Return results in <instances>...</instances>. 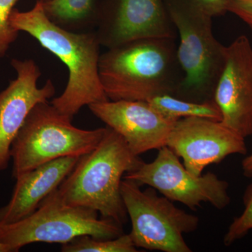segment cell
Masks as SVG:
<instances>
[{
  "mask_svg": "<svg viewBox=\"0 0 252 252\" xmlns=\"http://www.w3.org/2000/svg\"><path fill=\"white\" fill-rule=\"evenodd\" d=\"M10 23L16 31L34 37L67 67L65 89L51 102L60 112L73 119L84 106L109 100L99 79L102 45L97 32H74L56 26L46 17L40 0L30 11L14 9Z\"/></svg>",
  "mask_w": 252,
  "mask_h": 252,
  "instance_id": "1",
  "label": "cell"
},
{
  "mask_svg": "<svg viewBox=\"0 0 252 252\" xmlns=\"http://www.w3.org/2000/svg\"><path fill=\"white\" fill-rule=\"evenodd\" d=\"M99 75L111 101L176 96L184 79L173 38H142L109 48L99 57Z\"/></svg>",
  "mask_w": 252,
  "mask_h": 252,
  "instance_id": "2",
  "label": "cell"
},
{
  "mask_svg": "<svg viewBox=\"0 0 252 252\" xmlns=\"http://www.w3.org/2000/svg\"><path fill=\"white\" fill-rule=\"evenodd\" d=\"M142 162L122 136L107 126L98 145L80 157L59 186L60 195L69 205L92 209L123 225L128 216L121 193L122 179Z\"/></svg>",
  "mask_w": 252,
  "mask_h": 252,
  "instance_id": "3",
  "label": "cell"
},
{
  "mask_svg": "<svg viewBox=\"0 0 252 252\" xmlns=\"http://www.w3.org/2000/svg\"><path fill=\"white\" fill-rule=\"evenodd\" d=\"M164 1L180 36L177 55L184 79L176 96L194 102L213 100L225 54V46L214 36L213 18L193 0Z\"/></svg>",
  "mask_w": 252,
  "mask_h": 252,
  "instance_id": "4",
  "label": "cell"
},
{
  "mask_svg": "<svg viewBox=\"0 0 252 252\" xmlns=\"http://www.w3.org/2000/svg\"><path fill=\"white\" fill-rule=\"evenodd\" d=\"M72 119L49 101L36 104L11 144L12 177L16 179L61 158H80L92 152L107 127L83 130L73 125Z\"/></svg>",
  "mask_w": 252,
  "mask_h": 252,
  "instance_id": "5",
  "label": "cell"
},
{
  "mask_svg": "<svg viewBox=\"0 0 252 252\" xmlns=\"http://www.w3.org/2000/svg\"><path fill=\"white\" fill-rule=\"evenodd\" d=\"M124 234L122 225L109 219H99L98 212L66 203L59 189L46 197L36 211L10 224L0 225V243L10 252L36 243H69L81 235L99 239L116 238Z\"/></svg>",
  "mask_w": 252,
  "mask_h": 252,
  "instance_id": "6",
  "label": "cell"
},
{
  "mask_svg": "<svg viewBox=\"0 0 252 252\" xmlns=\"http://www.w3.org/2000/svg\"><path fill=\"white\" fill-rule=\"evenodd\" d=\"M123 200L132 224L130 234L137 248L164 252H190L184 235L198 229L199 218L157 195L150 187L142 190L133 181L122 180Z\"/></svg>",
  "mask_w": 252,
  "mask_h": 252,
  "instance_id": "7",
  "label": "cell"
},
{
  "mask_svg": "<svg viewBox=\"0 0 252 252\" xmlns=\"http://www.w3.org/2000/svg\"><path fill=\"white\" fill-rule=\"evenodd\" d=\"M124 179L140 186L148 185L171 201L184 204L192 210H197L203 203L223 210L231 200L226 181L212 172L192 175L167 146L158 149L153 161L142 162L137 170L126 174Z\"/></svg>",
  "mask_w": 252,
  "mask_h": 252,
  "instance_id": "8",
  "label": "cell"
},
{
  "mask_svg": "<svg viewBox=\"0 0 252 252\" xmlns=\"http://www.w3.org/2000/svg\"><path fill=\"white\" fill-rule=\"evenodd\" d=\"M245 138L218 121L189 117L175 122L166 146L192 175H203L205 167L228 156L247 153Z\"/></svg>",
  "mask_w": 252,
  "mask_h": 252,
  "instance_id": "9",
  "label": "cell"
},
{
  "mask_svg": "<svg viewBox=\"0 0 252 252\" xmlns=\"http://www.w3.org/2000/svg\"><path fill=\"white\" fill-rule=\"evenodd\" d=\"M97 34L107 49L142 38H176L164 0H104Z\"/></svg>",
  "mask_w": 252,
  "mask_h": 252,
  "instance_id": "10",
  "label": "cell"
},
{
  "mask_svg": "<svg viewBox=\"0 0 252 252\" xmlns=\"http://www.w3.org/2000/svg\"><path fill=\"white\" fill-rule=\"evenodd\" d=\"M220 122L244 138L252 135V46L239 36L225 46V64L214 93Z\"/></svg>",
  "mask_w": 252,
  "mask_h": 252,
  "instance_id": "11",
  "label": "cell"
},
{
  "mask_svg": "<svg viewBox=\"0 0 252 252\" xmlns=\"http://www.w3.org/2000/svg\"><path fill=\"white\" fill-rule=\"evenodd\" d=\"M11 64L17 77L0 92V172L7 168L11 144L30 113L36 104L48 102L56 94L50 79L38 88L41 72L33 60L13 59Z\"/></svg>",
  "mask_w": 252,
  "mask_h": 252,
  "instance_id": "12",
  "label": "cell"
},
{
  "mask_svg": "<svg viewBox=\"0 0 252 252\" xmlns=\"http://www.w3.org/2000/svg\"><path fill=\"white\" fill-rule=\"evenodd\" d=\"M88 107L107 127L122 136L131 152L138 157L166 146L175 124L144 101L108 100Z\"/></svg>",
  "mask_w": 252,
  "mask_h": 252,
  "instance_id": "13",
  "label": "cell"
},
{
  "mask_svg": "<svg viewBox=\"0 0 252 252\" xmlns=\"http://www.w3.org/2000/svg\"><path fill=\"white\" fill-rule=\"evenodd\" d=\"M79 158H61L17 177L9 203L0 208V225L15 223L36 211L42 200L59 188Z\"/></svg>",
  "mask_w": 252,
  "mask_h": 252,
  "instance_id": "14",
  "label": "cell"
},
{
  "mask_svg": "<svg viewBox=\"0 0 252 252\" xmlns=\"http://www.w3.org/2000/svg\"><path fill=\"white\" fill-rule=\"evenodd\" d=\"M102 1L99 0H48L42 1L44 14L56 26L74 32L97 28Z\"/></svg>",
  "mask_w": 252,
  "mask_h": 252,
  "instance_id": "15",
  "label": "cell"
},
{
  "mask_svg": "<svg viewBox=\"0 0 252 252\" xmlns=\"http://www.w3.org/2000/svg\"><path fill=\"white\" fill-rule=\"evenodd\" d=\"M148 103L162 117L176 122L184 118L198 117L220 122V107L214 100L194 102L172 94L156 96Z\"/></svg>",
  "mask_w": 252,
  "mask_h": 252,
  "instance_id": "16",
  "label": "cell"
},
{
  "mask_svg": "<svg viewBox=\"0 0 252 252\" xmlns=\"http://www.w3.org/2000/svg\"><path fill=\"white\" fill-rule=\"evenodd\" d=\"M63 252H137L130 234L116 238L99 239L84 235L63 244Z\"/></svg>",
  "mask_w": 252,
  "mask_h": 252,
  "instance_id": "17",
  "label": "cell"
},
{
  "mask_svg": "<svg viewBox=\"0 0 252 252\" xmlns=\"http://www.w3.org/2000/svg\"><path fill=\"white\" fill-rule=\"evenodd\" d=\"M243 203V212L233 219L224 235L223 243L225 246L233 245L252 230V183L245 190Z\"/></svg>",
  "mask_w": 252,
  "mask_h": 252,
  "instance_id": "18",
  "label": "cell"
},
{
  "mask_svg": "<svg viewBox=\"0 0 252 252\" xmlns=\"http://www.w3.org/2000/svg\"><path fill=\"white\" fill-rule=\"evenodd\" d=\"M18 0H0V59L4 57L19 32L10 23V16Z\"/></svg>",
  "mask_w": 252,
  "mask_h": 252,
  "instance_id": "19",
  "label": "cell"
},
{
  "mask_svg": "<svg viewBox=\"0 0 252 252\" xmlns=\"http://www.w3.org/2000/svg\"><path fill=\"white\" fill-rule=\"evenodd\" d=\"M228 12L238 16L252 32V0H228Z\"/></svg>",
  "mask_w": 252,
  "mask_h": 252,
  "instance_id": "20",
  "label": "cell"
},
{
  "mask_svg": "<svg viewBox=\"0 0 252 252\" xmlns=\"http://www.w3.org/2000/svg\"><path fill=\"white\" fill-rule=\"evenodd\" d=\"M199 7L212 18L228 12V0H193Z\"/></svg>",
  "mask_w": 252,
  "mask_h": 252,
  "instance_id": "21",
  "label": "cell"
},
{
  "mask_svg": "<svg viewBox=\"0 0 252 252\" xmlns=\"http://www.w3.org/2000/svg\"><path fill=\"white\" fill-rule=\"evenodd\" d=\"M242 170L245 177H252V153L244 158L242 162Z\"/></svg>",
  "mask_w": 252,
  "mask_h": 252,
  "instance_id": "22",
  "label": "cell"
},
{
  "mask_svg": "<svg viewBox=\"0 0 252 252\" xmlns=\"http://www.w3.org/2000/svg\"><path fill=\"white\" fill-rule=\"evenodd\" d=\"M0 252H10L9 248L6 245L0 243Z\"/></svg>",
  "mask_w": 252,
  "mask_h": 252,
  "instance_id": "23",
  "label": "cell"
},
{
  "mask_svg": "<svg viewBox=\"0 0 252 252\" xmlns=\"http://www.w3.org/2000/svg\"><path fill=\"white\" fill-rule=\"evenodd\" d=\"M40 1H48V0H40Z\"/></svg>",
  "mask_w": 252,
  "mask_h": 252,
  "instance_id": "24",
  "label": "cell"
}]
</instances>
